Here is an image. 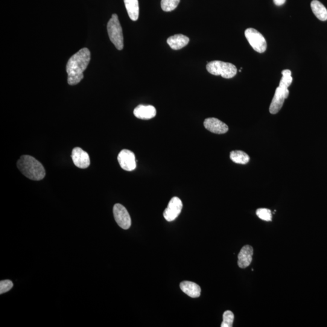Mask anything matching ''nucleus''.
Returning a JSON list of instances; mask_svg holds the SVG:
<instances>
[{
    "label": "nucleus",
    "mask_w": 327,
    "mask_h": 327,
    "mask_svg": "<svg viewBox=\"0 0 327 327\" xmlns=\"http://www.w3.org/2000/svg\"><path fill=\"white\" fill-rule=\"evenodd\" d=\"M90 61V52L87 48L81 49L70 58L66 66L69 85H76L83 80L84 72L88 66Z\"/></svg>",
    "instance_id": "nucleus-1"
},
{
    "label": "nucleus",
    "mask_w": 327,
    "mask_h": 327,
    "mask_svg": "<svg viewBox=\"0 0 327 327\" xmlns=\"http://www.w3.org/2000/svg\"><path fill=\"white\" fill-rule=\"evenodd\" d=\"M17 167L29 179L40 181L45 177V169L42 164L31 156H22L17 162Z\"/></svg>",
    "instance_id": "nucleus-2"
},
{
    "label": "nucleus",
    "mask_w": 327,
    "mask_h": 327,
    "mask_svg": "<svg viewBox=\"0 0 327 327\" xmlns=\"http://www.w3.org/2000/svg\"><path fill=\"white\" fill-rule=\"evenodd\" d=\"M107 32L109 39L119 51L124 48V37L117 15L114 14L107 23Z\"/></svg>",
    "instance_id": "nucleus-3"
},
{
    "label": "nucleus",
    "mask_w": 327,
    "mask_h": 327,
    "mask_svg": "<svg viewBox=\"0 0 327 327\" xmlns=\"http://www.w3.org/2000/svg\"><path fill=\"white\" fill-rule=\"evenodd\" d=\"M206 69L210 74L221 75L222 77L229 79L237 74V69L234 64L221 61H212L207 64Z\"/></svg>",
    "instance_id": "nucleus-4"
},
{
    "label": "nucleus",
    "mask_w": 327,
    "mask_h": 327,
    "mask_svg": "<svg viewBox=\"0 0 327 327\" xmlns=\"http://www.w3.org/2000/svg\"><path fill=\"white\" fill-rule=\"evenodd\" d=\"M246 37L251 46L254 50L258 53H264L267 49L266 40L259 32L253 28H249L245 31Z\"/></svg>",
    "instance_id": "nucleus-5"
},
{
    "label": "nucleus",
    "mask_w": 327,
    "mask_h": 327,
    "mask_svg": "<svg viewBox=\"0 0 327 327\" xmlns=\"http://www.w3.org/2000/svg\"><path fill=\"white\" fill-rule=\"evenodd\" d=\"M114 218L118 226L122 229H129L132 224L129 214L126 209L120 204H116L113 209Z\"/></svg>",
    "instance_id": "nucleus-6"
},
{
    "label": "nucleus",
    "mask_w": 327,
    "mask_h": 327,
    "mask_svg": "<svg viewBox=\"0 0 327 327\" xmlns=\"http://www.w3.org/2000/svg\"><path fill=\"white\" fill-rule=\"evenodd\" d=\"M183 204L182 200L178 197L172 198L167 208L163 213L164 217L168 222L174 221L182 211Z\"/></svg>",
    "instance_id": "nucleus-7"
},
{
    "label": "nucleus",
    "mask_w": 327,
    "mask_h": 327,
    "mask_svg": "<svg viewBox=\"0 0 327 327\" xmlns=\"http://www.w3.org/2000/svg\"><path fill=\"white\" fill-rule=\"evenodd\" d=\"M118 160L121 168L124 171H133L136 167L135 154L132 151L124 149L118 156Z\"/></svg>",
    "instance_id": "nucleus-8"
},
{
    "label": "nucleus",
    "mask_w": 327,
    "mask_h": 327,
    "mask_svg": "<svg viewBox=\"0 0 327 327\" xmlns=\"http://www.w3.org/2000/svg\"><path fill=\"white\" fill-rule=\"evenodd\" d=\"M288 89H282L280 87H277L269 108L270 113L276 114L281 109L284 101L288 98Z\"/></svg>",
    "instance_id": "nucleus-9"
},
{
    "label": "nucleus",
    "mask_w": 327,
    "mask_h": 327,
    "mask_svg": "<svg viewBox=\"0 0 327 327\" xmlns=\"http://www.w3.org/2000/svg\"><path fill=\"white\" fill-rule=\"evenodd\" d=\"M72 158L74 165L80 169H86L90 165L89 154L80 147H75L72 152Z\"/></svg>",
    "instance_id": "nucleus-10"
},
{
    "label": "nucleus",
    "mask_w": 327,
    "mask_h": 327,
    "mask_svg": "<svg viewBox=\"0 0 327 327\" xmlns=\"http://www.w3.org/2000/svg\"><path fill=\"white\" fill-rule=\"evenodd\" d=\"M204 127L207 130L216 134L226 133L229 130V127L217 118H209L205 119L204 122Z\"/></svg>",
    "instance_id": "nucleus-11"
},
{
    "label": "nucleus",
    "mask_w": 327,
    "mask_h": 327,
    "mask_svg": "<svg viewBox=\"0 0 327 327\" xmlns=\"http://www.w3.org/2000/svg\"><path fill=\"white\" fill-rule=\"evenodd\" d=\"M253 249L250 245H245L238 255V264L241 268L249 267L252 261Z\"/></svg>",
    "instance_id": "nucleus-12"
},
{
    "label": "nucleus",
    "mask_w": 327,
    "mask_h": 327,
    "mask_svg": "<svg viewBox=\"0 0 327 327\" xmlns=\"http://www.w3.org/2000/svg\"><path fill=\"white\" fill-rule=\"evenodd\" d=\"M134 115L141 119H150L156 116V110L153 106L139 105L133 110Z\"/></svg>",
    "instance_id": "nucleus-13"
},
{
    "label": "nucleus",
    "mask_w": 327,
    "mask_h": 327,
    "mask_svg": "<svg viewBox=\"0 0 327 327\" xmlns=\"http://www.w3.org/2000/svg\"><path fill=\"white\" fill-rule=\"evenodd\" d=\"M180 288L187 295L196 298L201 295V289L199 285L191 281H183L180 284Z\"/></svg>",
    "instance_id": "nucleus-14"
},
{
    "label": "nucleus",
    "mask_w": 327,
    "mask_h": 327,
    "mask_svg": "<svg viewBox=\"0 0 327 327\" xmlns=\"http://www.w3.org/2000/svg\"><path fill=\"white\" fill-rule=\"evenodd\" d=\"M167 42L168 45L174 50H180L185 48L189 43V39L188 37L182 34L175 35L174 36L169 37Z\"/></svg>",
    "instance_id": "nucleus-15"
},
{
    "label": "nucleus",
    "mask_w": 327,
    "mask_h": 327,
    "mask_svg": "<svg viewBox=\"0 0 327 327\" xmlns=\"http://www.w3.org/2000/svg\"><path fill=\"white\" fill-rule=\"evenodd\" d=\"M128 16L132 21L139 18V8L138 0H124Z\"/></svg>",
    "instance_id": "nucleus-16"
},
{
    "label": "nucleus",
    "mask_w": 327,
    "mask_h": 327,
    "mask_svg": "<svg viewBox=\"0 0 327 327\" xmlns=\"http://www.w3.org/2000/svg\"><path fill=\"white\" fill-rule=\"evenodd\" d=\"M312 11L315 16L320 21L325 22L327 20V10L321 3L317 0H313L311 3Z\"/></svg>",
    "instance_id": "nucleus-17"
},
{
    "label": "nucleus",
    "mask_w": 327,
    "mask_h": 327,
    "mask_svg": "<svg viewBox=\"0 0 327 327\" xmlns=\"http://www.w3.org/2000/svg\"><path fill=\"white\" fill-rule=\"evenodd\" d=\"M230 157L233 162L239 165H246L250 160L249 156L244 151L241 150L232 151L230 153Z\"/></svg>",
    "instance_id": "nucleus-18"
},
{
    "label": "nucleus",
    "mask_w": 327,
    "mask_h": 327,
    "mask_svg": "<svg viewBox=\"0 0 327 327\" xmlns=\"http://www.w3.org/2000/svg\"><path fill=\"white\" fill-rule=\"evenodd\" d=\"M282 77L281 81L279 83V87L282 89H288V87L290 86L292 81H293V78L291 77V72L290 70H284L282 72Z\"/></svg>",
    "instance_id": "nucleus-19"
},
{
    "label": "nucleus",
    "mask_w": 327,
    "mask_h": 327,
    "mask_svg": "<svg viewBox=\"0 0 327 327\" xmlns=\"http://www.w3.org/2000/svg\"><path fill=\"white\" fill-rule=\"evenodd\" d=\"M180 2V0H161L160 6L164 11L171 12L178 7Z\"/></svg>",
    "instance_id": "nucleus-20"
},
{
    "label": "nucleus",
    "mask_w": 327,
    "mask_h": 327,
    "mask_svg": "<svg viewBox=\"0 0 327 327\" xmlns=\"http://www.w3.org/2000/svg\"><path fill=\"white\" fill-rule=\"evenodd\" d=\"M234 314L231 311L227 310L223 314V321L221 327H232L234 321Z\"/></svg>",
    "instance_id": "nucleus-21"
},
{
    "label": "nucleus",
    "mask_w": 327,
    "mask_h": 327,
    "mask_svg": "<svg viewBox=\"0 0 327 327\" xmlns=\"http://www.w3.org/2000/svg\"><path fill=\"white\" fill-rule=\"evenodd\" d=\"M256 215L261 220L270 222L272 220L271 210L268 209H259L257 210Z\"/></svg>",
    "instance_id": "nucleus-22"
},
{
    "label": "nucleus",
    "mask_w": 327,
    "mask_h": 327,
    "mask_svg": "<svg viewBox=\"0 0 327 327\" xmlns=\"http://www.w3.org/2000/svg\"><path fill=\"white\" fill-rule=\"evenodd\" d=\"M13 283L10 280H5L0 282V294H2L10 291L13 287Z\"/></svg>",
    "instance_id": "nucleus-23"
},
{
    "label": "nucleus",
    "mask_w": 327,
    "mask_h": 327,
    "mask_svg": "<svg viewBox=\"0 0 327 327\" xmlns=\"http://www.w3.org/2000/svg\"><path fill=\"white\" fill-rule=\"evenodd\" d=\"M286 0H273L274 5L277 6V7H280L285 4Z\"/></svg>",
    "instance_id": "nucleus-24"
}]
</instances>
